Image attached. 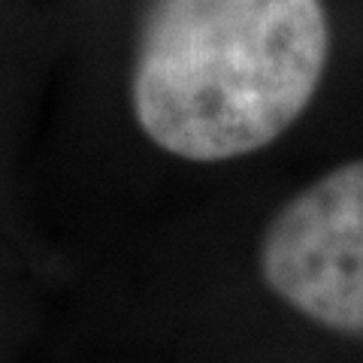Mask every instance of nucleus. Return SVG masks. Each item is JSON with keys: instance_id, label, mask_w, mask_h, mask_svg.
I'll use <instances>...</instances> for the list:
<instances>
[{"instance_id": "nucleus-1", "label": "nucleus", "mask_w": 363, "mask_h": 363, "mask_svg": "<svg viewBox=\"0 0 363 363\" xmlns=\"http://www.w3.org/2000/svg\"><path fill=\"white\" fill-rule=\"evenodd\" d=\"M327 61L324 0H149L130 73L133 118L182 161L245 157L309 109Z\"/></svg>"}, {"instance_id": "nucleus-2", "label": "nucleus", "mask_w": 363, "mask_h": 363, "mask_svg": "<svg viewBox=\"0 0 363 363\" xmlns=\"http://www.w3.org/2000/svg\"><path fill=\"white\" fill-rule=\"evenodd\" d=\"M257 267L306 321L363 336V157L315 179L272 215Z\"/></svg>"}]
</instances>
